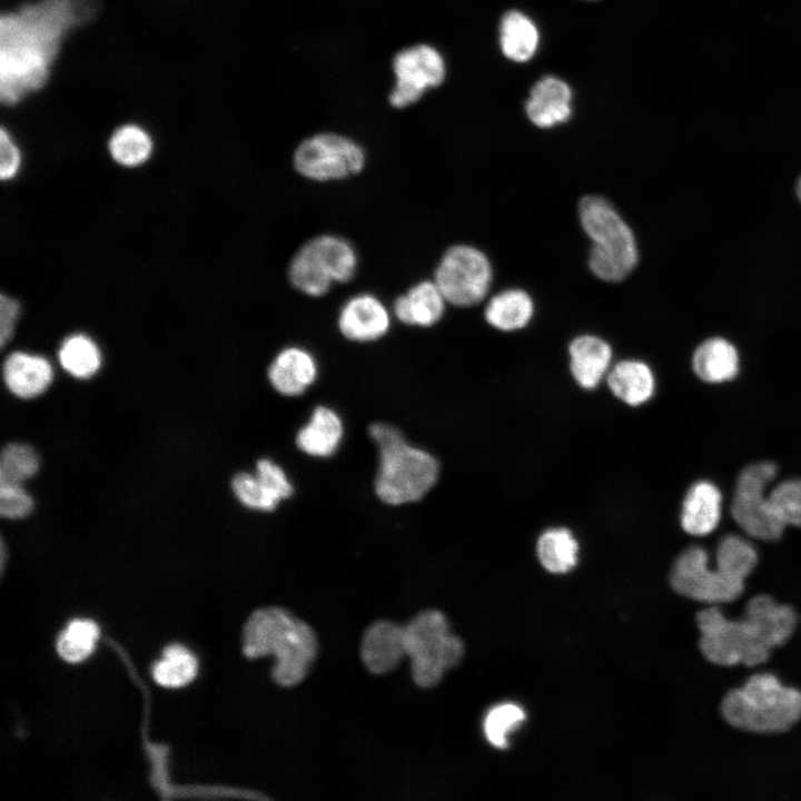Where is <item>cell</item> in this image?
Returning a JSON list of instances; mask_svg holds the SVG:
<instances>
[{
	"label": "cell",
	"instance_id": "1",
	"mask_svg": "<svg viewBox=\"0 0 801 801\" xmlns=\"http://www.w3.org/2000/svg\"><path fill=\"white\" fill-rule=\"evenodd\" d=\"M87 0H40L0 19V98L14 105L48 81L65 36L88 18Z\"/></svg>",
	"mask_w": 801,
	"mask_h": 801
},
{
	"label": "cell",
	"instance_id": "2",
	"mask_svg": "<svg viewBox=\"0 0 801 801\" xmlns=\"http://www.w3.org/2000/svg\"><path fill=\"white\" fill-rule=\"evenodd\" d=\"M797 621L791 606L769 595L752 597L739 620L728 619L718 605H710L696 615L700 649L718 665H759L790 639Z\"/></svg>",
	"mask_w": 801,
	"mask_h": 801
},
{
	"label": "cell",
	"instance_id": "3",
	"mask_svg": "<svg viewBox=\"0 0 801 801\" xmlns=\"http://www.w3.org/2000/svg\"><path fill=\"white\" fill-rule=\"evenodd\" d=\"M318 652L313 627L280 606L254 611L243 629V653L248 659L273 655L271 678L290 688L308 674Z\"/></svg>",
	"mask_w": 801,
	"mask_h": 801
},
{
	"label": "cell",
	"instance_id": "4",
	"mask_svg": "<svg viewBox=\"0 0 801 801\" xmlns=\"http://www.w3.org/2000/svg\"><path fill=\"white\" fill-rule=\"evenodd\" d=\"M378 447L375 493L388 505L417 502L435 485L439 466L428 452L411 445L403 433L386 423L369 426Z\"/></svg>",
	"mask_w": 801,
	"mask_h": 801
},
{
	"label": "cell",
	"instance_id": "5",
	"mask_svg": "<svg viewBox=\"0 0 801 801\" xmlns=\"http://www.w3.org/2000/svg\"><path fill=\"white\" fill-rule=\"evenodd\" d=\"M721 713L734 728L755 733L789 730L801 719V691L771 673H756L721 702Z\"/></svg>",
	"mask_w": 801,
	"mask_h": 801
},
{
	"label": "cell",
	"instance_id": "6",
	"mask_svg": "<svg viewBox=\"0 0 801 801\" xmlns=\"http://www.w3.org/2000/svg\"><path fill=\"white\" fill-rule=\"evenodd\" d=\"M578 216L593 241L589 257L592 273L610 283L626 278L639 260L635 237L629 225L607 200L599 196L582 198Z\"/></svg>",
	"mask_w": 801,
	"mask_h": 801
},
{
	"label": "cell",
	"instance_id": "7",
	"mask_svg": "<svg viewBox=\"0 0 801 801\" xmlns=\"http://www.w3.org/2000/svg\"><path fill=\"white\" fill-rule=\"evenodd\" d=\"M404 645L412 678L425 689L437 685L464 654L463 641L452 633L445 614L438 610L422 611L404 625Z\"/></svg>",
	"mask_w": 801,
	"mask_h": 801
},
{
	"label": "cell",
	"instance_id": "8",
	"mask_svg": "<svg viewBox=\"0 0 801 801\" xmlns=\"http://www.w3.org/2000/svg\"><path fill=\"white\" fill-rule=\"evenodd\" d=\"M357 266V253L348 240L323 234L306 241L294 254L287 277L297 291L317 298L326 295L334 284L350 281Z\"/></svg>",
	"mask_w": 801,
	"mask_h": 801
},
{
	"label": "cell",
	"instance_id": "9",
	"mask_svg": "<svg viewBox=\"0 0 801 801\" xmlns=\"http://www.w3.org/2000/svg\"><path fill=\"white\" fill-rule=\"evenodd\" d=\"M366 152L354 139L336 132H318L305 138L293 154L294 169L317 182L343 180L363 171Z\"/></svg>",
	"mask_w": 801,
	"mask_h": 801
},
{
	"label": "cell",
	"instance_id": "10",
	"mask_svg": "<svg viewBox=\"0 0 801 801\" xmlns=\"http://www.w3.org/2000/svg\"><path fill=\"white\" fill-rule=\"evenodd\" d=\"M777 473V465L772 462L745 466L736 478L731 503V515L739 527L762 541L780 538L785 528L773 513L767 493Z\"/></svg>",
	"mask_w": 801,
	"mask_h": 801
},
{
	"label": "cell",
	"instance_id": "11",
	"mask_svg": "<svg viewBox=\"0 0 801 801\" xmlns=\"http://www.w3.org/2000/svg\"><path fill=\"white\" fill-rule=\"evenodd\" d=\"M492 266L484 253L469 245H454L441 257L434 281L446 301L457 307L481 303L492 283Z\"/></svg>",
	"mask_w": 801,
	"mask_h": 801
},
{
	"label": "cell",
	"instance_id": "12",
	"mask_svg": "<svg viewBox=\"0 0 801 801\" xmlns=\"http://www.w3.org/2000/svg\"><path fill=\"white\" fill-rule=\"evenodd\" d=\"M395 83L388 96L392 107L403 109L418 102L446 78L443 55L427 43H416L397 51L392 59Z\"/></svg>",
	"mask_w": 801,
	"mask_h": 801
},
{
	"label": "cell",
	"instance_id": "13",
	"mask_svg": "<svg viewBox=\"0 0 801 801\" xmlns=\"http://www.w3.org/2000/svg\"><path fill=\"white\" fill-rule=\"evenodd\" d=\"M670 583L679 594L709 605L732 602L744 591L743 581L709 566V554L701 546H691L678 556Z\"/></svg>",
	"mask_w": 801,
	"mask_h": 801
},
{
	"label": "cell",
	"instance_id": "14",
	"mask_svg": "<svg viewBox=\"0 0 801 801\" xmlns=\"http://www.w3.org/2000/svg\"><path fill=\"white\" fill-rule=\"evenodd\" d=\"M337 326L353 342L368 343L384 337L390 328V314L385 304L370 293L349 297L340 307Z\"/></svg>",
	"mask_w": 801,
	"mask_h": 801
},
{
	"label": "cell",
	"instance_id": "15",
	"mask_svg": "<svg viewBox=\"0 0 801 801\" xmlns=\"http://www.w3.org/2000/svg\"><path fill=\"white\" fill-rule=\"evenodd\" d=\"M404 656V625L379 620L367 627L360 644V657L369 672H390L399 665Z\"/></svg>",
	"mask_w": 801,
	"mask_h": 801
},
{
	"label": "cell",
	"instance_id": "16",
	"mask_svg": "<svg viewBox=\"0 0 801 801\" xmlns=\"http://www.w3.org/2000/svg\"><path fill=\"white\" fill-rule=\"evenodd\" d=\"M573 93L568 83L555 76L536 81L525 102L530 121L546 129L566 122L572 116Z\"/></svg>",
	"mask_w": 801,
	"mask_h": 801
},
{
	"label": "cell",
	"instance_id": "17",
	"mask_svg": "<svg viewBox=\"0 0 801 801\" xmlns=\"http://www.w3.org/2000/svg\"><path fill=\"white\" fill-rule=\"evenodd\" d=\"M315 357L305 348L289 346L281 349L268 367V379L284 396L301 395L316 379Z\"/></svg>",
	"mask_w": 801,
	"mask_h": 801
},
{
	"label": "cell",
	"instance_id": "18",
	"mask_svg": "<svg viewBox=\"0 0 801 801\" xmlns=\"http://www.w3.org/2000/svg\"><path fill=\"white\" fill-rule=\"evenodd\" d=\"M446 304L436 283L425 279L395 298L393 314L404 325L431 327L442 319Z\"/></svg>",
	"mask_w": 801,
	"mask_h": 801
},
{
	"label": "cell",
	"instance_id": "19",
	"mask_svg": "<svg viewBox=\"0 0 801 801\" xmlns=\"http://www.w3.org/2000/svg\"><path fill=\"white\" fill-rule=\"evenodd\" d=\"M722 516V494L710 481H699L686 492L680 515L684 532L705 536L719 525Z\"/></svg>",
	"mask_w": 801,
	"mask_h": 801
},
{
	"label": "cell",
	"instance_id": "20",
	"mask_svg": "<svg viewBox=\"0 0 801 801\" xmlns=\"http://www.w3.org/2000/svg\"><path fill=\"white\" fill-rule=\"evenodd\" d=\"M2 373L8 389L24 399L46 392L53 378L52 366L47 358L26 352L9 354L3 362Z\"/></svg>",
	"mask_w": 801,
	"mask_h": 801
},
{
	"label": "cell",
	"instance_id": "21",
	"mask_svg": "<svg viewBox=\"0 0 801 801\" xmlns=\"http://www.w3.org/2000/svg\"><path fill=\"white\" fill-rule=\"evenodd\" d=\"M694 374L704 383L720 384L736 377L740 356L736 347L723 337H710L692 355Z\"/></svg>",
	"mask_w": 801,
	"mask_h": 801
},
{
	"label": "cell",
	"instance_id": "22",
	"mask_svg": "<svg viewBox=\"0 0 801 801\" xmlns=\"http://www.w3.org/2000/svg\"><path fill=\"white\" fill-rule=\"evenodd\" d=\"M568 352L576 383L586 389L596 387L611 364V346L600 337L582 335L572 340Z\"/></svg>",
	"mask_w": 801,
	"mask_h": 801
},
{
	"label": "cell",
	"instance_id": "23",
	"mask_svg": "<svg viewBox=\"0 0 801 801\" xmlns=\"http://www.w3.org/2000/svg\"><path fill=\"white\" fill-rule=\"evenodd\" d=\"M344 435L339 415L326 406H317L308 422L298 431L296 444L305 454L328 457L336 452Z\"/></svg>",
	"mask_w": 801,
	"mask_h": 801
},
{
	"label": "cell",
	"instance_id": "24",
	"mask_svg": "<svg viewBox=\"0 0 801 801\" xmlns=\"http://www.w3.org/2000/svg\"><path fill=\"white\" fill-rule=\"evenodd\" d=\"M498 34L502 53L513 62H527L537 51L538 29L522 11H507L501 19Z\"/></svg>",
	"mask_w": 801,
	"mask_h": 801
},
{
	"label": "cell",
	"instance_id": "25",
	"mask_svg": "<svg viewBox=\"0 0 801 801\" xmlns=\"http://www.w3.org/2000/svg\"><path fill=\"white\" fill-rule=\"evenodd\" d=\"M607 384L619 399L631 406L647 402L655 388L651 368L645 363L635 359L615 364L609 373Z\"/></svg>",
	"mask_w": 801,
	"mask_h": 801
},
{
	"label": "cell",
	"instance_id": "26",
	"mask_svg": "<svg viewBox=\"0 0 801 801\" xmlns=\"http://www.w3.org/2000/svg\"><path fill=\"white\" fill-rule=\"evenodd\" d=\"M534 314L531 296L522 289H506L493 296L487 303L484 315L486 322L504 332L525 327Z\"/></svg>",
	"mask_w": 801,
	"mask_h": 801
},
{
	"label": "cell",
	"instance_id": "27",
	"mask_svg": "<svg viewBox=\"0 0 801 801\" xmlns=\"http://www.w3.org/2000/svg\"><path fill=\"white\" fill-rule=\"evenodd\" d=\"M542 566L551 573L570 572L577 563L578 544L570 530L548 528L541 534L536 545Z\"/></svg>",
	"mask_w": 801,
	"mask_h": 801
},
{
	"label": "cell",
	"instance_id": "28",
	"mask_svg": "<svg viewBox=\"0 0 801 801\" xmlns=\"http://www.w3.org/2000/svg\"><path fill=\"white\" fill-rule=\"evenodd\" d=\"M58 359L61 367L71 376L87 379L101 366V354L97 344L83 334H73L63 339Z\"/></svg>",
	"mask_w": 801,
	"mask_h": 801
},
{
	"label": "cell",
	"instance_id": "29",
	"mask_svg": "<svg viewBox=\"0 0 801 801\" xmlns=\"http://www.w3.org/2000/svg\"><path fill=\"white\" fill-rule=\"evenodd\" d=\"M108 149L111 158L123 167H137L147 161L152 151L149 134L137 125H123L111 135Z\"/></svg>",
	"mask_w": 801,
	"mask_h": 801
},
{
	"label": "cell",
	"instance_id": "30",
	"mask_svg": "<svg viewBox=\"0 0 801 801\" xmlns=\"http://www.w3.org/2000/svg\"><path fill=\"white\" fill-rule=\"evenodd\" d=\"M756 563L758 553L744 537L729 534L719 542L715 551V567L725 575L744 582Z\"/></svg>",
	"mask_w": 801,
	"mask_h": 801
},
{
	"label": "cell",
	"instance_id": "31",
	"mask_svg": "<svg viewBox=\"0 0 801 801\" xmlns=\"http://www.w3.org/2000/svg\"><path fill=\"white\" fill-rule=\"evenodd\" d=\"M197 674V661L181 644H170L160 660L152 665L155 681L166 688H179L189 683Z\"/></svg>",
	"mask_w": 801,
	"mask_h": 801
},
{
	"label": "cell",
	"instance_id": "32",
	"mask_svg": "<svg viewBox=\"0 0 801 801\" xmlns=\"http://www.w3.org/2000/svg\"><path fill=\"white\" fill-rule=\"evenodd\" d=\"M237 500L248 508L269 512L284 498L274 486L258 473H238L231 481Z\"/></svg>",
	"mask_w": 801,
	"mask_h": 801
},
{
	"label": "cell",
	"instance_id": "33",
	"mask_svg": "<svg viewBox=\"0 0 801 801\" xmlns=\"http://www.w3.org/2000/svg\"><path fill=\"white\" fill-rule=\"evenodd\" d=\"M99 636L98 625L87 619L69 622L57 640V652L67 662L83 661L93 651Z\"/></svg>",
	"mask_w": 801,
	"mask_h": 801
},
{
	"label": "cell",
	"instance_id": "34",
	"mask_svg": "<svg viewBox=\"0 0 801 801\" xmlns=\"http://www.w3.org/2000/svg\"><path fill=\"white\" fill-rule=\"evenodd\" d=\"M39 459L32 447L13 443L7 445L0 458V482L22 484L38 472Z\"/></svg>",
	"mask_w": 801,
	"mask_h": 801
},
{
	"label": "cell",
	"instance_id": "35",
	"mask_svg": "<svg viewBox=\"0 0 801 801\" xmlns=\"http://www.w3.org/2000/svg\"><path fill=\"white\" fill-rule=\"evenodd\" d=\"M525 719L524 710L511 702L492 708L483 723L484 733L491 744L504 749L508 745L507 736Z\"/></svg>",
	"mask_w": 801,
	"mask_h": 801
},
{
	"label": "cell",
	"instance_id": "36",
	"mask_svg": "<svg viewBox=\"0 0 801 801\" xmlns=\"http://www.w3.org/2000/svg\"><path fill=\"white\" fill-rule=\"evenodd\" d=\"M768 497L773 513L785 527H801V478L778 483Z\"/></svg>",
	"mask_w": 801,
	"mask_h": 801
},
{
	"label": "cell",
	"instance_id": "37",
	"mask_svg": "<svg viewBox=\"0 0 801 801\" xmlns=\"http://www.w3.org/2000/svg\"><path fill=\"white\" fill-rule=\"evenodd\" d=\"M33 508L32 497L22 484L0 482V513L3 517H26Z\"/></svg>",
	"mask_w": 801,
	"mask_h": 801
},
{
	"label": "cell",
	"instance_id": "38",
	"mask_svg": "<svg viewBox=\"0 0 801 801\" xmlns=\"http://www.w3.org/2000/svg\"><path fill=\"white\" fill-rule=\"evenodd\" d=\"M0 178L12 179L20 169L21 155L16 141L4 128L0 130Z\"/></svg>",
	"mask_w": 801,
	"mask_h": 801
},
{
	"label": "cell",
	"instance_id": "39",
	"mask_svg": "<svg viewBox=\"0 0 801 801\" xmlns=\"http://www.w3.org/2000/svg\"><path fill=\"white\" fill-rule=\"evenodd\" d=\"M20 314L17 299L4 294L0 296V344L2 347L11 339Z\"/></svg>",
	"mask_w": 801,
	"mask_h": 801
},
{
	"label": "cell",
	"instance_id": "40",
	"mask_svg": "<svg viewBox=\"0 0 801 801\" xmlns=\"http://www.w3.org/2000/svg\"><path fill=\"white\" fill-rule=\"evenodd\" d=\"M794 190H795L797 198L799 199V201L801 204V176L798 178V180L795 182Z\"/></svg>",
	"mask_w": 801,
	"mask_h": 801
}]
</instances>
